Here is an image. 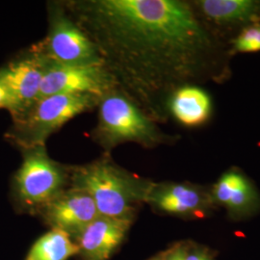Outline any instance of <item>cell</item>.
I'll return each mask as SVG.
<instances>
[{
  "mask_svg": "<svg viewBox=\"0 0 260 260\" xmlns=\"http://www.w3.org/2000/svg\"><path fill=\"white\" fill-rule=\"evenodd\" d=\"M93 42L119 91L152 121L169 118L178 88L230 74L222 44L179 0H75L64 3Z\"/></svg>",
  "mask_w": 260,
  "mask_h": 260,
  "instance_id": "cell-1",
  "label": "cell"
},
{
  "mask_svg": "<svg viewBox=\"0 0 260 260\" xmlns=\"http://www.w3.org/2000/svg\"><path fill=\"white\" fill-rule=\"evenodd\" d=\"M150 184L106 156L70 168V186L85 191L100 215L106 217L134 221L139 205L146 204Z\"/></svg>",
  "mask_w": 260,
  "mask_h": 260,
  "instance_id": "cell-2",
  "label": "cell"
},
{
  "mask_svg": "<svg viewBox=\"0 0 260 260\" xmlns=\"http://www.w3.org/2000/svg\"><path fill=\"white\" fill-rule=\"evenodd\" d=\"M99 121L93 137L103 149L109 150L122 143H137L153 148L170 138L126 95L115 90L101 99Z\"/></svg>",
  "mask_w": 260,
  "mask_h": 260,
  "instance_id": "cell-3",
  "label": "cell"
},
{
  "mask_svg": "<svg viewBox=\"0 0 260 260\" xmlns=\"http://www.w3.org/2000/svg\"><path fill=\"white\" fill-rule=\"evenodd\" d=\"M22 150V163L13 179V196L20 209L39 213L67 189L70 168L50 157L46 146Z\"/></svg>",
  "mask_w": 260,
  "mask_h": 260,
  "instance_id": "cell-4",
  "label": "cell"
},
{
  "mask_svg": "<svg viewBox=\"0 0 260 260\" xmlns=\"http://www.w3.org/2000/svg\"><path fill=\"white\" fill-rule=\"evenodd\" d=\"M101 99L90 94H52L42 98L15 118L12 137L23 149L46 146L47 138L65 123L98 106Z\"/></svg>",
  "mask_w": 260,
  "mask_h": 260,
  "instance_id": "cell-5",
  "label": "cell"
},
{
  "mask_svg": "<svg viewBox=\"0 0 260 260\" xmlns=\"http://www.w3.org/2000/svg\"><path fill=\"white\" fill-rule=\"evenodd\" d=\"M46 64L62 66L103 65L93 42L68 14L64 4H48L46 38L30 50Z\"/></svg>",
  "mask_w": 260,
  "mask_h": 260,
  "instance_id": "cell-6",
  "label": "cell"
},
{
  "mask_svg": "<svg viewBox=\"0 0 260 260\" xmlns=\"http://www.w3.org/2000/svg\"><path fill=\"white\" fill-rule=\"evenodd\" d=\"M115 90H119L118 85L103 65L46 64L40 99L52 94H90L102 99Z\"/></svg>",
  "mask_w": 260,
  "mask_h": 260,
  "instance_id": "cell-7",
  "label": "cell"
},
{
  "mask_svg": "<svg viewBox=\"0 0 260 260\" xmlns=\"http://www.w3.org/2000/svg\"><path fill=\"white\" fill-rule=\"evenodd\" d=\"M146 204L159 213L203 219L213 211L210 190L189 182H151Z\"/></svg>",
  "mask_w": 260,
  "mask_h": 260,
  "instance_id": "cell-8",
  "label": "cell"
},
{
  "mask_svg": "<svg viewBox=\"0 0 260 260\" xmlns=\"http://www.w3.org/2000/svg\"><path fill=\"white\" fill-rule=\"evenodd\" d=\"M39 213L51 230L63 232L75 242L100 216L93 199L83 190L72 186L48 203Z\"/></svg>",
  "mask_w": 260,
  "mask_h": 260,
  "instance_id": "cell-9",
  "label": "cell"
},
{
  "mask_svg": "<svg viewBox=\"0 0 260 260\" xmlns=\"http://www.w3.org/2000/svg\"><path fill=\"white\" fill-rule=\"evenodd\" d=\"M45 71L46 63L32 51L0 70V78L17 106L13 119L27 111L39 101Z\"/></svg>",
  "mask_w": 260,
  "mask_h": 260,
  "instance_id": "cell-10",
  "label": "cell"
},
{
  "mask_svg": "<svg viewBox=\"0 0 260 260\" xmlns=\"http://www.w3.org/2000/svg\"><path fill=\"white\" fill-rule=\"evenodd\" d=\"M132 220L100 215L75 241L80 260H110L124 240Z\"/></svg>",
  "mask_w": 260,
  "mask_h": 260,
  "instance_id": "cell-11",
  "label": "cell"
},
{
  "mask_svg": "<svg viewBox=\"0 0 260 260\" xmlns=\"http://www.w3.org/2000/svg\"><path fill=\"white\" fill-rule=\"evenodd\" d=\"M215 205H221L235 220L250 217L260 209V195L251 180L238 170L223 174L210 189Z\"/></svg>",
  "mask_w": 260,
  "mask_h": 260,
  "instance_id": "cell-12",
  "label": "cell"
},
{
  "mask_svg": "<svg viewBox=\"0 0 260 260\" xmlns=\"http://www.w3.org/2000/svg\"><path fill=\"white\" fill-rule=\"evenodd\" d=\"M169 115L188 127L204 124L212 113L209 94L198 85H186L178 88L168 103Z\"/></svg>",
  "mask_w": 260,
  "mask_h": 260,
  "instance_id": "cell-13",
  "label": "cell"
},
{
  "mask_svg": "<svg viewBox=\"0 0 260 260\" xmlns=\"http://www.w3.org/2000/svg\"><path fill=\"white\" fill-rule=\"evenodd\" d=\"M194 3L204 17L221 25H250L260 19V1L200 0Z\"/></svg>",
  "mask_w": 260,
  "mask_h": 260,
  "instance_id": "cell-14",
  "label": "cell"
},
{
  "mask_svg": "<svg viewBox=\"0 0 260 260\" xmlns=\"http://www.w3.org/2000/svg\"><path fill=\"white\" fill-rule=\"evenodd\" d=\"M78 251L77 244L69 235L51 230L33 244L25 260H68Z\"/></svg>",
  "mask_w": 260,
  "mask_h": 260,
  "instance_id": "cell-15",
  "label": "cell"
},
{
  "mask_svg": "<svg viewBox=\"0 0 260 260\" xmlns=\"http://www.w3.org/2000/svg\"><path fill=\"white\" fill-rule=\"evenodd\" d=\"M234 51L251 53L260 51V22L247 25L233 42Z\"/></svg>",
  "mask_w": 260,
  "mask_h": 260,
  "instance_id": "cell-16",
  "label": "cell"
},
{
  "mask_svg": "<svg viewBox=\"0 0 260 260\" xmlns=\"http://www.w3.org/2000/svg\"><path fill=\"white\" fill-rule=\"evenodd\" d=\"M189 243H177L162 252L163 260H185Z\"/></svg>",
  "mask_w": 260,
  "mask_h": 260,
  "instance_id": "cell-17",
  "label": "cell"
},
{
  "mask_svg": "<svg viewBox=\"0 0 260 260\" xmlns=\"http://www.w3.org/2000/svg\"><path fill=\"white\" fill-rule=\"evenodd\" d=\"M1 108L8 109L11 112L12 116L17 111L16 103H15L12 94L10 93L6 85L0 78V109Z\"/></svg>",
  "mask_w": 260,
  "mask_h": 260,
  "instance_id": "cell-18",
  "label": "cell"
},
{
  "mask_svg": "<svg viewBox=\"0 0 260 260\" xmlns=\"http://www.w3.org/2000/svg\"><path fill=\"white\" fill-rule=\"evenodd\" d=\"M185 260H214V258L211 253L205 249L188 244Z\"/></svg>",
  "mask_w": 260,
  "mask_h": 260,
  "instance_id": "cell-19",
  "label": "cell"
},
{
  "mask_svg": "<svg viewBox=\"0 0 260 260\" xmlns=\"http://www.w3.org/2000/svg\"><path fill=\"white\" fill-rule=\"evenodd\" d=\"M149 260H163V257H162V252L157 254L156 256H154V257H152V258H150V259Z\"/></svg>",
  "mask_w": 260,
  "mask_h": 260,
  "instance_id": "cell-20",
  "label": "cell"
}]
</instances>
